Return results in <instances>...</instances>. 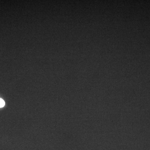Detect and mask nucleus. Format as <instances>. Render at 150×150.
<instances>
[{
  "label": "nucleus",
  "mask_w": 150,
  "mask_h": 150,
  "mask_svg": "<svg viewBox=\"0 0 150 150\" xmlns=\"http://www.w3.org/2000/svg\"><path fill=\"white\" fill-rule=\"evenodd\" d=\"M5 102L2 99L0 98V108H2L4 106Z\"/></svg>",
  "instance_id": "obj_1"
}]
</instances>
